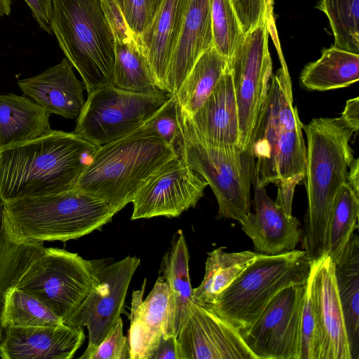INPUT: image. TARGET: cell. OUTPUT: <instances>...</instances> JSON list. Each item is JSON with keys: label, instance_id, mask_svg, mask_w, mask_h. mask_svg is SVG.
I'll return each mask as SVG.
<instances>
[{"label": "cell", "instance_id": "10", "mask_svg": "<svg viewBox=\"0 0 359 359\" xmlns=\"http://www.w3.org/2000/svg\"><path fill=\"white\" fill-rule=\"evenodd\" d=\"M156 89L135 93L108 86L88 93L74 132L99 146L134 132L171 97Z\"/></svg>", "mask_w": 359, "mask_h": 359}, {"label": "cell", "instance_id": "29", "mask_svg": "<svg viewBox=\"0 0 359 359\" xmlns=\"http://www.w3.org/2000/svg\"><path fill=\"white\" fill-rule=\"evenodd\" d=\"M227 67V59L214 47L196 60L175 95L178 106L193 115L210 95Z\"/></svg>", "mask_w": 359, "mask_h": 359}, {"label": "cell", "instance_id": "3", "mask_svg": "<svg viewBox=\"0 0 359 359\" xmlns=\"http://www.w3.org/2000/svg\"><path fill=\"white\" fill-rule=\"evenodd\" d=\"M302 123L293 106L291 79L285 64L272 74L248 148L257 161L259 186L293 182L304 177L306 148Z\"/></svg>", "mask_w": 359, "mask_h": 359}, {"label": "cell", "instance_id": "24", "mask_svg": "<svg viewBox=\"0 0 359 359\" xmlns=\"http://www.w3.org/2000/svg\"><path fill=\"white\" fill-rule=\"evenodd\" d=\"M189 263V253L185 236L182 231L179 230L161 265L162 276L168 288L166 335L177 337L194 302Z\"/></svg>", "mask_w": 359, "mask_h": 359}, {"label": "cell", "instance_id": "6", "mask_svg": "<svg viewBox=\"0 0 359 359\" xmlns=\"http://www.w3.org/2000/svg\"><path fill=\"white\" fill-rule=\"evenodd\" d=\"M51 2V32L88 93L113 86L115 41L101 0Z\"/></svg>", "mask_w": 359, "mask_h": 359}, {"label": "cell", "instance_id": "23", "mask_svg": "<svg viewBox=\"0 0 359 359\" xmlns=\"http://www.w3.org/2000/svg\"><path fill=\"white\" fill-rule=\"evenodd\" d=\"M189 0H163L151 24L137 41L158 89L166 92V74Z\"/></svg>", "mask_w": 359, "mask_h": 359}, {"label": "cell", "instance_id": "12", "mask_svg": "<svg viewBox=\"0 0 359 359\" xmlns=\"http://www.w3.org/2000/svg\"><path fill=\"white\" fill-rule=\"evenodd\" d=\"M140 259L127 256L112 263L100 260L88 295L64 324L87 327L88 345L80 359L89 355L121 318L132 278Z\"/></svg>", "mask_w": 359, "mask_h": 359}, {"label": "cell", "instance_id": "18", "mask_svg": "<svg viewBox=\"0 0 359 359\" xmlns=\"http://www.w3.org/2000/svg\"><path fill=\"white\" fill-rule=\"evenodd\" d=\"M85 340L83 327L62 324L9 327L0 346L2 359H71Z\"/></svg>", "mask_w": 359, "mask_h": 359}, {"label": "cell", "instance_id": "44", "mask_svg": "<svg viewBox=\"0 0 359 359\" xmlns=\"http://www.w3.org/2000/svg\"><path fill=\"white\" fill-rule=\"evenodd\" d=\"M298 184L293 182L279 183L275 203L289 216L292 215V207L295 187Z\"/></svg>", "mask_w": 359, "mask_h": 359}, {"label": "cell", "instance_id": "45", "mask_svg": "<svg viewBox=\"0 0 359 359\" xmlns=\"http://www.w3.org/2000/svg\"><path fill=\"white\" fill-rule=\"evenodd\" d=\"M345 122L357 133L359 128V98L358 97L346 101L344 109L340 116Z\"/></svg>", "mask_w": 359, "mask_h": 359}, {"label": "cell", "instance_id": "47", "mask_svg": "<svg viewBox=\"0 0 359 359\" xmlns=\"http://www.w3.org/2000/svg\"><path fill=\"white\" fill-rule=\"evenodd\" d=\"M12 0H0V19L9 15L11 12Z\"/></svg>", "mask_w": 359, "mask_h": 359}, {"label": "cell", "instance_id": "15", "mask_svg": "<svg viewBox=\"0 0 359 359\" xmlns=\"http://www.w3.org/2000/svg\"><path fill=\"white\" fill-rule=\"evenodd\" d=\"M316 326L317 359H352L332 259L312 263L307 280Z\"/></svg>", "mask_w": 359, "mask_h": 359}, {"label": "cell", "instance_id": "17", "mask_svg": "<svg viewBox=\"0 0 359 359\" xmlns=\"http://www.w3.org/2000/svg\"><path fill=\"white\" fill-rule=\"evenodd\" d=\"M252 184L255 212H250L240 223L256 252L276 255L295 250L302 236L299 221L287 215L268 196L265 187L259 186L255 168Z\"/></svg>", "mask_w": 359, "mask_h": 359}, {"label": "cell", "instance_id": "11", "mask_svg": "<svg viewBox=\"0 0 359 359\" xmlns=\"http://www.w3.org/2000/svg\"><path fill=\"white\" fill-rule=\"evenodd\" d=\"M269 18L248 33L227 60L238 108L239 147L248 148L272 76Z\"/></svg>", "mask_w": 359, "mask_h": 359}, {"label": "cell", "instance_id": "30", "mask_svg": "<svg viewBox=\"0 0 359 359\" xmlns=\"http://www.w3.org/2000/svg\"><path fill=\"white\" fill-rule=\"evenodd\" d=\"M4 201L0 198V346L4 337L1 316L4 296L15 287L31 265L44 251L43 243H19L9 236L4 221Z\"/></svg>", "mask_w": 359, "mask_h": 359}, {"label": "cell", "instance_id": "13", "mask_svg": "<svg viewBox=\"0 0 359 359\" xmlns=\"http://www.w3.org/2000/svg\"><path fill=\"white\" fill-rule=\"evenodd\" d=\"M306 283L281 290L252 326L241 333L257 359H299L300 315Z\"/></svg>", "mask_w": 359, "mask_h": 359}, {"label": "cell", "instance_id": "37", "mask_svg": "<svg viewBox=\"0 0 359 359\" xmlns=\"http://www.w3.org/2000/svg\"><path fill=\"white\" fill-rule=\"evenodd\" d=\"M125 20L136 40L157 13L163 0H116Z\"/></svg>", "mask_w": 359, "mask_h": 359}, {"label": "cell", "instance_id": "39", "mask_svg": "<svg viewBox=\"0 0 359 359\" xmlns=\"http://www.w3.org/2000/svg\"><path fill=\"white\" fill-rule=\"evenodd\" d=\"M243 34L267 21L273 0H230Z\"/></svg>", "mask_w": 359, "mask_h": 359}, {"label": "cell", "instance_id": "20", "mask_svg": "<svg viewBox=\"0 0 359 359\" xmlns=\"http://www.w3.org/2000/svg\"><path fill=\"white\" fill-rule=\"evenodd\" d=\"M146 280L132 295L128 330L129 359H151L163 334L168 314V288L163 276L144 297Z\"/></svg>", "mask_w": 359, "mask_h": 359}, {"label": "cell", "instance_id": "7", "mask_svg": "<svg viewBox=\"0 0 359 359\" xmlns=\"http://www.w3.org/2000/svg\"><path fill=\"white\" fill-rule=\"evenodd\" d=\"M311 265L304 250L260 254L207 309L242 333L281 290L306 283Z\"/></svg>", "mask_w": 359, "mask_h": 359}, {"label": "cell", "instance_id": "27", "mask_svg": "<svg viewBox=\"0 0 359 359\" xmlns=\"http://www.w3.org/2000/svg\"><path fill=\"white\" fill-rule=\"evenodd\" d=\"M359 80V54L334 46L324 49L316 61L307 64L299 76L309 90L326 91L348 87Z\"/></svg>", "mask_w": 359, "mask_h": 359}, {"label": "cell", "instance_id": "41", "mask_svg": "<svg viewBox=\"0 0 359 359\" xmlns=\"http://www.w3.org/2000/svg\"><path fill=\"white\" fill-rule=\"evenodd\" d=\"M101 4L115 42H137L128 27L116 0H101Z\"/></svg>", "mask_w": 359, "mask_h": 359}, {"label": "cell", "instance_id": "2", "mask_svg": "<svg viewBox=\"0 0 359 359\" xmlns=\"http://www.w3.org/2000/svg\"><path fill=\"white\" fill-rule=\"evenodd\" d=\"M307 147L304 183L307 209L302 248L311 263L325 255L326 229L332 205L346 182L354 159L350 140L355 130L344 119L316 118L302 125Z\"/></svg>", "mask_w": 359, "mask_h": 359}, {"label": "cell", "instance_id": "33", "mask_svg": "<svg viewBox=\"0 0 359 359\" xmlns=\"http://www.w3.org/2000/svg\"><path fill=\"white\" fill-rule=\"evenodd\" d=\"M5 330L9 327H44L64 324L46 305L36 297L11 287L4 296L1 316Z\"/></svg>", "mask_w": 359, "mask_h": 359}, {"label": "cell", "instance_id": "21", "mask_svg": "<svg viewBox=\"0 0 359 359\" xmlns=\"http://www.w3.org/2000/svg\"><path fill=\"white\" fill-rule=\"evenodd\" d=\"M17 84L49 114L67 118L77 119L86 102L85 86L67 58L36 76L18 80Z\"/></svg>", "mask_w": 359, "mask_h": 359}, {"label": "cell", "instance_id": "16", "mask_svg": "<svg viewBox=\"0 0 359 359\" xmlns=\"http://www.w3.org/2000/svg\"><path fill=\"white\" fill-rule=\"evenodd\" d=\"M177 342L179 359H257L237 328L195 302Z\"/></svg>", "mask_w": 359, "mask_h": 359}, {"label": "cell", "instance_id": "31", "mask_svg": "<svg viewBox=\"0 0 359 359\" xmlns=\"http://www.w3.org/2000/svg\"><path fill=\"white\" fill-rule=\"evenodd\" d=\"M359 194L346 182L334 197L325 236V255L334 262L358 229Z\"/></svg>", "mask_w": 359, "mask_h": 359}, {"label": "cell", "instance_id": "8", "mask_svg": "<svg viewBox=\"0 0 359 359\" xmlns=\"http://www.w3.org/2000/svg\"><path fill=\"white\" fill-rule=\"evenodd\" d=\"M179 123L177 154L211 187L218 203L219 216L240 222L250 212L255 158L239 147H217L202 140L180 107Z\"/></svg>", "mask_w": 359, "mask_h": 359}, {"label": "cell", "instance_id": "42", "mask_svg": "<svg viewBox=\"0 0 359 359\" xmlns=\"http://www.w3.org/2000/svg\"><path fill=\"white\" fill-rule=\"evenodd\" d=\"M32 15L41 29L52 34L50 23L52 10L51 0H25Z\"/></svg>", "mask_w": 359, "mask_h": 359}, {"label": "cell", "instance_id": "46", "mask_svg": "<svg viewBox=\"0 0 359 359\" xmlns=\"http://www.w3.org/2000/svg\"><path fill=\"white\" fill-rule=\"evenodd\" d=\"M346 183L359 194V161L355 158L348 167Z\"/></svg>", "mask_w": 359, "mask_h": 359}, {"label": "cell", "instance_id": "28", "mask_svg": "<svg viewBox=\"0 0 359 359\" xmlns=\"http://www.w3.org/2000/svg\"><path fill=\"white\" fill-rule=\"evenodd\" d=\"M261 253L251 250L228 252L224 247L208 254L201 283L193 289L194 302L205 308L250 266Z\"/></svg>", "mask_w": 359, "mask_h": 359}, {"label": "cell", "instance_id": "25", "mask_svg": "<svg viewBox=\"0 0 359 359\" xmlns=\"http://www.w3.org/2000/svg\"><path fill=\"white\" fill-rule=\"evenodd\" d=\"M50 116L28 97L0 95V149L48 134L53 130Z\"/></svg>", "mask_w": 359, "mask_h": 359}, {"label": "cell", "instance_id": "38", "mask_svg": "<svg viewBox=\"0 0 359 359\" xmlns=\"http://www.w3.org/2000/svg\"><path fill=\"white\" fill-rule=\"evenodd\" d=\"M299 359H317L316 326L307 283L301 309Z\"/></svg>", "mask_w": 359, "mask_h": 359}, {"label": "cell", "instance_id": "9", "mask_svg": "<svg viewBox=\"0 0 359 359\" xmlns=\"http://www.w3.org/2000/svg\"><path fill=\"white\" fill-rule=\"evenodd\" d=\"M98 262L63 249L45 248L15 287L38 298L65 322L90 292Z\"/></svg>", "mask_w": 359, "mask_h": 359}, {"label": "cell", "instance_id": "19", "mask_svg": "<svg viewBox=\"0 0 359 359\" xmlns=\"http://www.w3.org/2000/svg\"><path fill=\"white\" fill-rule=\"evenodd\" d=\"M181 111L194 133L206 143L239 147L238 108L228 66L210 95L193 115L189 116Z\"/></svg>", "mask_w": 359, "mask_h": 359}, {"label": "cell", "instance_id": "4", "mask_svg": "<svg viewBox=\"0 0 359 359\" xmlns=\"http://www.w3.org/2000/svg\"><path fill=\"white\" fill-rule=\"evenodd\" d=\"M119 211L76 188L4 201V221L15 242L43 243L77 239L109 222Z\"/></svg>", "mask_w": 359, "mask_h": 359}, {"label": "cell", "instance_id": "32", "mask_svg": "<svg viewBox=\"0 0 359 359\" xmlns=\"http://www.w3.org/2000/svg\"><path fill=\"white\" fill-rule=\"evenodd\" d=\"M113 86L135 93L158 89L137 42H115Z\"/></svg>", "mask_w": 359, "mask_h": 359}, {"label": "cell", "instance_id": "34", "mask_svg": "<svg viewBox=\"0 0 359 359\" xmlns=\"http://www.w3.org/2000/svg\"><path fill=\"white\" fill-rule=\"evenodd\" d=\"M318 8L329 20L334 46L359 54V0H321Z\"/></svg>", "mask_w": 359, "mask_h": 359}, {"label": "cell", "instance_id": "5", "mask_svg": "<svg viewBox=\"0 0 359 359\" xmlns=\"http://www.w3.org/2000/svg\"><path fill=\"white\" fill-rule=\"evenodd\" d=\"M177 150L161 140L133 133L99 146L75 188L108 202L118 211L128 203L148 178Z\"/></svg>", "mask_w": 359, "mask_h": 359}, {"label": "cell", "instance_id": "36", "mask_svg": "<svg viewBox=\"0 0 359 359\" xmlns=\"http://www.w3.org/2000/svg\"><path fill=\"white\" fill-rule=\"evenodd\" d=\"M133 133L158 139L176 149L180 137L179 107L175 95L169 100Z\"/></svg>", "mask_w": 359, "mask_h": 359}, {"label": "cell", "instance_id": "35", "mask_svg": "<svg viewBox=\"0 0 359 359\" xmlns=\"http://www.w3.org/2000/svg\"><path fill=\"white\" fill-rule=\"evenodd\" d=\"M213 47L227 60L244 36L230 0H210Z\"/></svg>", "mask_w": 359, "mask_h": 359}, {"label": "cell", "instance_id": "40", "mask_svg": "<svg viewBox=\"0 0 359 359\" xmlns=\"http://www.w3.org/2000/svg\"><path fill=\"white\" fill-rule=\"evenodd\" d=\"M123 320L118 318L88 359H129L128 338L123 334Z\"/></svg>", "mask_w": 359, "mask_h": 359}, {"label": "cell", "instance_id": "14", "mask_svg": "<svg viewBox=\"0 0 359 359\" xmlns=\"http://www.w3.org/2000/svg\"><path fill=\"white\" fill-rule=\"evenodd\" d=\"M207 186V182L177 154L154 172L140 189L132 201L130 219L177 217L196 205Z\"/></svg>", "mask_w": 359, "mask_h": 359}, {"label": "cell", "instance_id": "1", "mask_svg": "<svg viewBox=\"0 0 359 359\" xmlns=\"http://www.w3.org/2000/svg\"><path fill=\"white\" fill-rule=\"evenodd\" d=\"M97 147L74 132L53 130L0 149V198L7 201L74 189Z\"/></svg>", "mask_w": 359, "mask_h": 359}, {"label": "cell", "instance_id": "22", "mask_svg": "<svg viewBox=\"0 0 359 359\" xmlns=\"http://www.w3.org/2000/svg\"><path fill=\"white\" fill-rule=\"evenodd\" d=\"M213 47L210 0H189L166 74V92L176 95L199 57Z\"/></svg>", "mask_w": 359, "mask_h": 359}, {"label": "cell", "instance_id": "26", "mask_svg": "<svg viewBox=\"0 0 359 359\" xmlns=\"http://www.w3.org/2000/svg\"><path fill=\"white\" fill-rule=\"evenodd\" d=\"M352 359H359V238L353 233L333 262Z\"/></svg>", "mask_w": 359, "mask_h": 359}, {"label": "cell", "instance_id": "43", "mask_svg": "<svg viewBox=\"0 0 359 359\" xmlns=\"http://www.w3.org/2000/svg\"><path fill=\"white\" fill-rule=\"evenodd\" d=\"M151 359H179L177 337L163 334Z\"/></svg>", "mask_w": 359, "mask_h": 359}]
</instances>
